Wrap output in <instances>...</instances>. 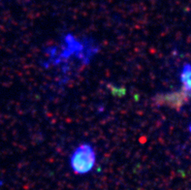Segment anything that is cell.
<instances>
[{"instance_id": "6da1fadb", "label": "cell", "mask_w": 191, "mask_h": 190, "mask_svg": "<svg viewBox=\"0 0 191 190\" xmlns=\"http://www.w3.org/2000/svg\"><path fill=\"white\" fill-rule=\"evenodd\" d=\"M96 164V152L89 144H82L75 149L70 157V166L77 175H85Z\"/></svg>"}, {"instance_id": "7a4b0ae2", "label": "cell", "mask_w": 191, "mask_h": 190, "mask_svg": "<svg viewBox=\"0 0 191 190\" xmlns=\"http://www.w3.org/2000/svg\"><path fill=\"white\" fill-rule=\"evenodd\" d=\"M186 93L183 92H172V93H161L155 95L152 101L157 106H166L178 110L186 102Z\"/></svg>"}]
</instances>
